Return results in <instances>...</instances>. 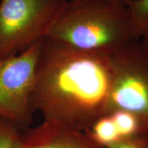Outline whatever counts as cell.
I'll use <instances>...</instances> for the list:
<instances>
[{
	"mask_svg": "<svg viewBox=\"0 0 148 148\" xmlns=\"http://www.w3.org/2000/svg\"><path fill=\"white\" fill-rule=\"evenodd\" d=\"M105 148H148V136L136 134L121 138L117 141L108 144Z\"/></svg>",
	"mask_w": 148,
	"mask_h": 148,
	"instance_id": "11",
	"label": "cell"
},
{
	"mask_svg": "<svg viewBox=\"0 0 148 148\" xmlns=\"http://www.w3.org/2000/svg\"><path fill=\"white\" fill-rule=\"evenodd\" d=\"M17 148H105L82 131L44 120L21 135Z\"/></svg>",
	"mask_w": 148,
	"mask_h": 148,
	"instance_id": "6",
	"label": "cell"
},
{
	"mask_svg": "<svg viewBox=\"0 0 148 148\" xmlns=\"http://www.w3.org/2000/svg\"><path fill=\"white\" fill-rule=\"evenodd\" d=\"M21 130L12 122L0 119V148H17Z\"/></svg>",
	"mask_w": 148,
	"mask_h": 148,
	"instance_id": "10",
	"label": "cell"
},
{
	"mask_svg": "<svg viewBox=\"0 0 148 148\" xmlns=\"http://www.w3.org/2000/svg\"><path fill=\"white\" fill-rule=\"evenodd\" d=\"M127 6L132 40H148V0H135Z\"/></svg>",
	"mask_w": 148,
	"mask_h": 148,
	"instance_id": "7",
	"label": "cell"
},
{
	"mask_svg": "<svg viewBox=\"0 0 148 148\" xmlns=\"http://www.w3.org/2000/svg\"><path fill=\"white\" fill-rule=\"evenodd\" d=\"M84 132L96 143L103 147L121 138L115 124L108 114L101 116Z\"/></svg>",
	"mask_w": 148,
	"mask_h": 148,
	"instance_id": "8",
	"label": "cell"
},
{
	"mask_svg": "<svg viewBox=\"0 0 148 148\" xmlns=\"http://www.w3.org/2000/svg\"><path fill=\"white\" fill-rule=\"evenodd\" d=\"M112 86L107 113L127 111L148 136V40H132L110 54Z\"/></svg>",
	"mask_w": 148,
	"mask_h": 148,
	"instance_id": "3",
	"label": "cell"
},
{
	"mask_svg": "<svg viewBox=\"0 0 148 148\" xmlns=\"http://www.w3.org/2000/svg\"><path fill=\"white\" fill-rule=\"evenodd\" d=\"M45 38L111 54L132 40L128 8L106 0H66Z\"/></svg>",
	"mask_w": 148,
	"mask_h": 148,
	"instance_id": "2",
	"label": "cell"
},
{
	"mask_svg": "<svg viewBox=\"0 0 148 148\" xmlns=\"http://www.w3.org/2000/svg\"><path fill=\"white\" fill-rule=\"evenodd\" d=\"M106 1H112V2L119 3V4H121L123 5H127L130 3L132 2L133 1H135V0H106Z\"/></svg>",
	"mask_w": 148,
	"mask_h": 148,
	"instance_id": "12",
	"label": "cell"
},
{
	"mask_svg": "<svg viewBox=\"0 0 148 148\" xmlns=\"http://www.w3.org/2000/svg\"><path fill=\"white\" fill-rule=\"evenodd\" d=\"M110 116L121 138L143 134L137 118L127 111L116 110L108 113Z\"/></svg>",
	"mask_w": 148,
	"mask_h": 148,
	"instance_id": "9",
	"label": "cell"
},
{
	"mask_svg": "<svg viewBox=\"0 0 148 148\" xmlns=\"http://www.w3.org/2000/svg\"><path fill=\"white\" fill-rule=\"evenodd\" d=\"M66 0H1L0 60L44 38Z\"/></svg>",
	"mask_w": 148,
	"mask_h": 148,
	"instance_id": "4",
	"label": "cell"
},
{
	"mask_svg": "<svg viewBox=\"0 0 148 148\" xmlns=\"http://www.w3.org/2000/svg\"><path fill=\"white\" fill-rule=\"evenodd\" d=\"M111 86L110 54L42 39L31 103L44 120L86 132L106 114Z\"/></svg>",
	"mask_w": 148,
	"mask_h": 148,
	"instance_id": "1",
	"label": "cell"
},
{
	"mask_svg": "<svg viewBox=\"0 0 148 148\" xmlns=\"http://www.w3.org/2000/svg\"><path fill=\"white\" fill-rule=\"evenodd\" d=\"M42 39L20 54L0 60V119L21 130L33 119L31 97Z\"/></svg>",
	"mask_w": 148,
	"mask_h": 148,
	"instance_id": "5",
	"label": "cell"
}]
</instances>
